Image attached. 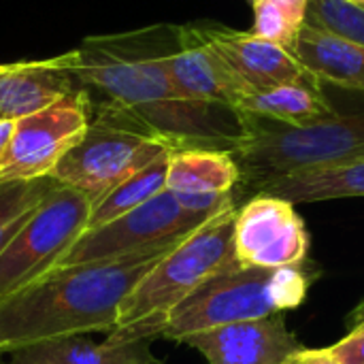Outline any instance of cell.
I'll return each instance as SVG.
<instances>
[{
	"label": "cell",
	"instance_id": "cell-1",
	"mask_svg": "<svg viewBox=\"0 0 364 364\" xmlns=\"http://www.w3.org/2000/svg\"><path fill=\"white\" fill-rule=\"evenodd\" d=\"M179 26L87 36L70 51V68L90 105V119L119 124L173 149L203 147L230 151L245 136V117L228 107L183 98L166 60Z\"/></svg>",
	"mask_w": 364,
	"mask_h": 364
},
{
	"label": "cell",
	"instance_id": "cell-2",
	"mask_svg": "<svg viewBox=\"0 0 364 364\" xmlns=\"http://www.w3.org/2000/svg\"><path fill=\"white\" fill-rule=\"evenodd\" d=\"M164 254L62 264L0 301V356L41 341L113 333L119 307Z\"/></svg>",
	"mask_w": 364,
	"mask_h": 364
},
{
	"label": "cell",
	"instance_id": "cell-3",
	"mask_svg": "<svg viewBox=\"0 0 364 364\" xmlns=\"http://www.w3.org/2000/svg\"><path fill=\"white\" fill-rule=\"evenodd\" d=\"M305 264L262 269L232 260L168 314L160 337L181 343L203 331L296 309L314 282Z\"/></svg>",
	"mask_w": 364,
	"mask_h": 364
},
{
	"label": "cell",
	"instance_id": "cell-4",
	"mask_svg": "<svg viewBox=\"0 0 364 364\" xmlns=\"http://www.w3.org/2000/svg\"><path fill=\"white\" fill-rule=\"evenodd\" d=\"M235 215L237 205H230L162 256L122 303L113 333L158 339L168 314L205 279L237 260Z\"/></svg>",
	"mask_w": 364,
	"mask_h": 364
},
{
	"label": "cell",
	"instance_id": "cell-5",
	"mask_svg": "<svg viewBox=\"0 0 364 364\" xmlns=\"http://www.w3.org/2000/svg\"><path fill=\"white\" fill-rule=\"evenodd\" d=\"M243 117L245 136L232 149V156L241 168V186L254 192L294 173L364 158V111L335 115L309 126Z\"/></svg>",
	"mask_w": 364,
	"mask_h": 364
},
{
	"label": "cell",
	"instance_id": "cell-6",
	"mask_svg": "<svg viewBox=\"0 0 364 364\" xmlns=\"http://www.w3.org/2000/svg\"><path fill=\"white\" fill-rule=\"evenodd\" d=\"M92 200L58 183L0 252V301L60 264L87 228Z\"/></svg>",
	"mask_w": 364,
	"mask_h": 364
},
{
	"label": "cell",
	"instance_id": "cell-7",
	"mask_svg": "<svg viewBox=\"0 0 364 364\" xmlns=\"http://www.w3.org/2000/svg\"><path fill=\"white\" fill-rule=\"evenodd\" d=\"M205 222L207 218L183 209L173 192L162 190L130 213L105 226L83 230L58 267L164 254L177 247Z\"/></svg>",
	"mask_w": 364,
	"mask_h": 364
},
{
	"label": "cell",
	"instance_id": "cell-8",
	"mask_svg": "<svg viewBox=\"0 0 364 364\" xmlns=\"http://www.w3.org/2000/svg\"><path fill=\"white\" fill-rule=\"evenodd\" d=\"M173 147L151 134L90 119L85 134L64 154L51 177L85 194L92 205Z\"/></svg>",
	"mask_w": 364,
	"mask_h": 364
},
{
	"label": "cell",
	"instance_id": "cell-9",
	"mask_svg": "<svg viewBox=\"0 0 364 364\" xmlns=\"http://www.w3.org/2000/svg\"><path fill=\"white\" fill-rule=\"evenodd\" d=\"M87 126L90 105L81 90L43 111L17 119L0 162V181L51 177L58 162L85 134Z\"/></svg>",
	"mask_w": 364,
	"mask_h": 364
},
{
	"label": "cell",
	"instance_id": "cell-10",
	"mask_svg": "<svg viewBox=\"0 0 364 364\" xmlns=\"http://www.w3.org/2000/svg\"><path fill=\"white\" fill-rule=\"evenodd\" d=\"M307 254L309 232L290 200L258 192L237 207L235 256L239 262L282 269L307 262Z\"/></svg>",
	"mask_w": 364,
	"mask_h": 364
},
{
	"label": "cell",
	"instance_id": "cell-11",
	"mask_svg": "<svg viewBox=\"0 0 364 364\" xmlns=\"http://www.w3.org/2000/svg\"><path fill=\"white\" fill-rule=\"evenodd\" d=\"M166 66L177 92L192 102L237 111L239 102L254 92L207 41L200 26H179Z\"/></svg>",
	"mask_w": 364,
	"mask_h": 364
},
{
	"label": "cell",
	"instance_id": "cell-12",
	"mask_svg": "<svg viewBox=\"0 0 364 364\" xmlns=\"http://www.w3.org/2000/svg\"><path fill=\"white\" fill-rule=\"evenodd\" d=\"M209 364H284L303 346L288 331L284 314L235 322L186 337Z\"/></svg>",
	"mask_w": 364,
	"mask_h": 364
},
{
	"label": "cell",
	"instance_id": "cell-13",
	"mask_svg": "<svg viewBox=\"0 0 364 364\" xmlns=\"http://www.w3.org/2000/svg\"><path fill=\"white\" fill-rule=\"evenodd\" d=\"M200 28L207 41L254 92L294 83L309 77L294 51L288 47L260 38L252 32H239L220 26Z\"/></svg>",
	"mask_w": 364,
	"mask_h": 364
},
{
	"label": "cell",
	"instance_id": "cell-14",
	"mask_svg": "<svg viewBox=\"0 0 364 364\" xmlns=\"http://www.w3.org/2000/svg\"><path fill=\"white\" fill-rule=\"evenodd\" d=\"M79 92L70 51L51 60L4 64L0 70V119L17 122Z\"/></svg>",
	"mask_w": 364,
	"mask_h": 364
},
{
	"label": "cell",
	"instance_id": "cell-15",
	"mask_svg": "<svg viewBox=\"0 0 364 364\" xmlns=\"http://www.w3.org/2000/svg\"><path fill=\"white\" fill-rule=\"evenodd\" d=\"M149 346L151 339L122 333H109L102 343L77 335L26 346L9 354V364H156Z\"/></svg>",
	"mask_w": 364,
	"mask_h": 364
},
{
	"label": "cell",
	"instance_id": "cell-16",
	"mask_svg": "<svg viewBox=\"0 0 364 364\" xmlns=\"http://www.w3.org/2000/svg\"><path fill=\"white\" fill-rule=\"evenodd\" d=\"M318 83L320 81L309 75L294 83L252 92L239 102L237 113L286 126H309L339 115Z\"/></svg>",
	"mask_w": 364,
	"mask_h": 364
},
{
	"label": "cell",
	"instance_id": "cell-17",
	"mask_svg": "<svg viewBox=\"0 0 364 364\" xmlns=\"http://www.w3.org/2000/svg\"><path fill=\"white\" fill-rule=\"evenodd\" d=\"M292 51L314 79L364 92L363 45L305 23Z\"/></svg>",
	"mask_w": 364,
	"mask_h": 364
},
{
	"label": "cell",
	"instance_id": "cell-18",
	"mask_svg": "<svg viewBox=\"0 0 364 364\" xmlns=\"http://www.w3.org/2000/svg\"><path fill=\"white\" fill-rule=\"evenodd\" d=\"M241 168L230 151L186 147L168 158L166 190L173 194H232Z\"/></svg>",
	"mask_w": 364,
	"mask_h": 364
},
{
	"label": "cell",
	"instance_id": "cell-19",
	"mask_svg": "<svg viewBox=\"0 0 364 364\" xmlns=\"http://www.w3.org/2000/svg\"><path fill=\"white\" fill-rule=\"evenodd\" d=\"M258 192L286 198L292 205L364 196V158L337 166L294 173L262 186Z\"/></svg>",
	"mask_w": 364,
	"mask_h": 364
},
{
	"label": "cell",
	"instance_id": "cell-20",
	"mask_svg": "<svg viewBox=\"0 0 364 364\" xmlns=\"http://www.w3.org/2000/svg\"><path fill=\"white\" fill-rule=\"evenodd\" d=\"M171 151L162 154L158 160H154L139 173L130 175L126 181H122L117 188H113L107 196H102L98 203H94L90 220H87V228L105 226V224L130 213L132 209L141 207L143 203H147L162 190H166V173H168Z\"/></svg>",
	"mask_w": 364,
	"mask_h": 364
},
{
	"label": "cell",
	"instance_id": "cell-21",
	"mask_svg": "<svg viewBox=\"0 0 364 364\" xmlns=\"http://www.w3.org/2000/svg\"><path fill=\"white\" fill-rule=\"evenodd\" d=\"M58 186L53 177L32 181H0V252L13 241L43 198Z\"/></svg>",
	"mask_w": 364,
	"mask_h": 364
},
{
	"label": "cell",
	"instance_id": "cell-22",
	"mask_svg": "<svg viewBox=\"0 0 364 364\" xmlns=\"http://www.w3.org/2000/svg\"><path fill=\"white\" fill-rule=\"evenodd\" d=\"M309 0H258L254 2L252 34L292 49L307 23Z\"/></svg>",
	"mask_w": 364,
	"mask_h": 364
},
{
	"label": "cell",
	"instance_id": "cell-23",
	"mask_svg": "<svg viewBox=\"0 0 364 364\" xmlns=\"http://www.w3.org/2000/svg\"><path fill=\"white\" fill-rule=\"evenodd\" d=\"M307 26L364 47V6L352 0H309Z\"/></svg>",
	"mask_w": 364,
	"mask_h": 364
},
{
	"label": "cell",
	"instance_id": "cell-24",
	"mask_svg": "<svg viewBox=\"0 0 364 364\" xmlns=\"http://www.w3.org/2000/svg\"><path fill=\"white\" fill-rule=\"evenodd\" d=\"M331 350L343 364H364V324L352 328Z\"/></svg>",
	"mask_w": 364,
	"mask_h": 364
},
{
	"label": "cell",
	"instance_id": "cell-25",
	"mask_svg": "<svg viewBox=\"0 0 364 364\" xmlns=\"http://www.w3.org/2000/svg\"><path fill=\"white\" fill-rule=\"evenodd\" d=\"M284 364H343L331 348H320V350H309L301 348L296 354H292Z\"/></svg>",
	"mask_w": 364,
	"mask_h": 364
},
{
	"label": "cell",
	"instance_id": "cell-26",
	"mask_svg": "<svg viewBox=\"0 0 364 364\" xmlns=\"http://www.w3.org/2000/svg\"><path fill=\"white\" fill-rule=\"evenodd\" d=\"M13 126L15 122H9V119H0V162L6 154V147H9V141H11V134H13Z\"/></svg>",
	"mask_w": 364,
	"mask_h": 364
},
{
	"label": "cell",
	"instance_id": "cell-27",
	"mask_svg": "<svg viewBox=\"0 0 364 364\" xmlns=\"http://www.w3.org/2000/svg\"><path fill=\"white\" fill-rule=\"evenodd\" d=\"M348 324H350V328H356V326L364 324V299L352 309V314L348 318Z\"/></svg>",
	"mask_w": 364,
	"mask_h": 364
},
{
	"label": "cell",
	"instance_id": "cell-28",
	"mask_svg": "<svg viewBox=\"0 0 364 364\" xmlns=\"http://www.w3.org/2000/svg\"><path fill=\"white\" fill-rule=\"evenodd\" d=\"M352 2H356V4H364V0H352Z\"/></svg>",
	"mask_w": 364,
	"mask_h": 364
},
{
	"label": "cell",
	"instance_id": "cell-29",
	"mask_svg": "<svg viewBox=\"0 0 364 364\" xmlns=\"http://www.w3.org/2000/svg\"><path fill=\"white\" fill-rule=\"evenodd\" d=\"M2 68H4V64H0V70H2Z\"/></svg>",
	"mask_w": 364,
	"mask_h": 364
},
{
	"label": "cell",
	"instance_id": "cell-30",
	"mask_svg": "<svg viewBox=\"0 0 364 364\" xmlns=\"http://www.w3.org/2000/svg\"><path fill=\"white\" fill-rule=\"evenodd\" d=\"M252 2H258V0H252Z\"/></svg>",
	"mask_w": 364,
	"mask_h": 364
},
{
	"label": "cell",
	"instance_id": "cell-31",
	"mask_svg": "<svg viewBox=\"0 0 364 364\" xmlns=\"http://www.w3.org/2000/svg\"><path fill=\"white\" fill-rule=\"evenodd\" d=\"M363 6H364V4H363Z\"/></svg>",
	"mask_w": 364,
	"mask_h": 364
}]
</instances>
